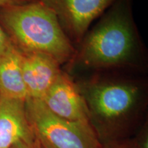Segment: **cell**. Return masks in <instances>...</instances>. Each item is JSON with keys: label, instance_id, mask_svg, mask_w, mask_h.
<instances>
[{"label": "cell", "instance_id": "cell-1", "mask_svg": "<svg viewBox=\"0 0 148 148\" xmlns=\"http://www.w3.org/2000/svg\"><path fill=\"white\" fill-rule=\"evenodd\" d=\"M144 75L108 71L73 79L87 109L89 124L103 147L134 138L147 121Z\"/></svg>", "mask_w": 148, "mask_h": 148}, {"label": "cell", "instance_id": "cell-2", "mask_svg": "<svg viewBox=\"0 0 148 148\" xmlns=\"http://www.w3.org/2000/svg\"><path fill=\"white\" fill-rule=\"evenodd\" d=\"M147 66V51L135 23L132 0H114L75 47L64 71L71 77L108 71L145 73Z\"/></svg>", "mask_w": 148, "mask_h": 148}, {"label": "cell", "instance_id": "cell-3", "mask_svg": "<svg viewBox=\"0 0 148 148\" xmlns=\"http://www.w3.org/2000/svg\"><path fill=\"white\" fill-rule=\"evenodd\" d=\"M0 23L12 45L23 54L44 53L60 65L69 63L75 47L52 9L42 1L0 8Z\"/></svg>", "mask_w": 148, "mask_h": 148}, {"label": "cell", "instance_id": "cell-4", "mask_svg": "<svg viewBox=\"0 0 148 148\" xmlns=\"http://www.w3.org/2000/svg\"><path fill=\"white\" fill-rule=\"evenodd\" d=\"M27 118L40 145L46 148H103L88 123L55 115L40 99L25 101Z\"/></svg>", "mask_w": 148, "mask_h": 148}, {"label": "cell", "instance_id": "cell-5", "mask_svg": "<svg viewBox=\"0 0 148 148\" xmlns=\"http://www.w3.org/2000/svg\"><path fill=\"white\" fill-rule=\"evenodd\" d=\"M56 14L62 29L75 47L82 40L93 21L114 0H42Z\"/></svg>", "mask_w": 148, "mask_h": 148}, {"label": "cell", "instance_id": "cell-6", "mask_svg": "<svg viewBox=\"0 0 148 148\" xmlns=\"http://www.w3.org/2000/svg\"><path fill=\"white\" fill-rule=\"evenodd\" d=\"M40 100L62 119L89 123L87 109L76 84L63 70Z\"/></svg>", "mask_w": 148, "mask_h": 148}, {"label": "cell", "instance_id": "cell-7", "mask_svg": "<svg viewBox=\"0 0 148 148\" xmlns=\"http://www.w3.org/2000/svg\"><path fill=\"white\" fill-rule=\"evenodd\" d=\"M25 101L0 95V148L38 142L27 118Z\"/></svg>", "mask_w": 148, "mask_h": 148}, {"label": "cell", "instance_id": "cell-8", "mask_svg": "<svg viewBox=\"0 0 148 148\" xmlns=\"http://www.w3.org/2000/svg\"><path fill=\"white\" fill-rule=\"evenodd\" d=\"M21 66L27 98L40 99L62 71L61 65L44 53H21Z\"/></svg>", "mask_w": 148, "mask_h": 148}, {"label": "cell", "instance_id": "cell-9", "mask_svg": "<svg viewBox=\"0 0 148 148\" xmlns=\"http://www.w3.org/2000/svg\"><path fill=\"white\" fill-rule=\"evenodd\" d=\"M0 95L12 99H27L21 66V53L14 46L0 56Z\"/></svg>", "mask_w": 148, "mask_h": 148}, {"label": "cell", "instance_id": "cell-10", "mask_svg": "<svg viewBox=\"0 0 148 148\" xmlns=\"http://www.w3.org/2000/svg\"><path fill=\"white\" fill-rule=\"evenodd\" d=\"M12 46L10 38L0 23V56L6 52Z\"/></svg>", "mask_w": 148, "mask_h": 148}, {"label": "cell", "instance_id": "cell-11", "mask_svg": "<svg viewBox=\"0 0 148 148\" xmlns=\"http://www.w3.org/2000/svg\"><path fill=\"white\" fill-rule=\"evenodd\" d=\"M103 148H138V147L136 145L134 138H132L121 142L103 146Z\"/></svg>", "mask_w": 148, "mask_h": 148}, {"label": "cell", "instance_id": "cell-12", "mask_svg": "<svg viewBox=\"0 0 148 148\" xmlns=\"http://www.w3.org/2000/svg\"><path fill=\"white\" fill-rule=\"evenodd\" d=\"M31 1L30 0H0V8L11 5H21Z\"/></svg>", "mask_w": 148, "mask_h": 148}, {"label": "cell", "instance_id": "cell-13", "mask_svg": "<svg viewBox=\"0 0 148 148\" xmlns=\"http://www.w3.org/2000/svg\"><path fill=\"white\" fill-rule=\"evenodd\" d=\"M12 148H41V145L38 141L36 143L32 144V145L26 143H18L13 146Z\"/></svg>", "mask_w": 148, "mask_h": 148}, {"label": "cell", "instance_id": "cell-14", "mask_svg": "<svg viewBox=\"0 0 148 148\" xmlns=\"http://www.w3.org/2000/svg\"><path fill=\"white\" fill-rule=\"evenodd\" d=\"M30 1H42V0H30Z\"/></svg>", "mask_w": 148, "mask_h": 148}, {"label": "cell", "instance_id": "cell-15", "mask_svg": "<svg viewBox=\"0 0 148 148\" xmlns=\"http://www.w3.org/2000/svg\"><path fill=\"white\" fill-rule=\"evenodd\" d=\"M41 148H46V147H43V146H42V145H41Z\"/></svg>", "mask_w": 148, "mask_h": 148}]
</instances>
